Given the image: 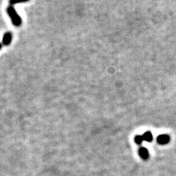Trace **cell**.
<instances>
[{
	"instance_id": "6da1fadb",
	"label": "cell",
	"mask_w": 176,
	"mask_h": 176,
	"mask_svg": "<svg viewBox=\"0 0 176 176\" xmlns=\"http://www.w3.org/2000/svg\"><path fill=\"white\" fill-rule=\"evenodd\" d=\"M7 12L8 16L11 17V19H12V22L13 23L15 26L19 27L21 26V24H22V20L21 17H20L19 15L17 14V11L15 10V8L13 7L12 5H10L8 6L7 8Z\"/></svg>"
},
{
	"instance_id": "7a4b0ae2",
	"label": "cell",
	"mask_w": 176,
	"mask_h": 176,
	"mask_svg": "<svg viewBox=\"0 0 176 176\" xmlns=\"http://www.w3.org/2000/svg\"><path fill=\"white\" fill-rule=\"evenodd\" d=\"M170 138L168 135H160L157 139V143L162 145L167 144L170 142Z\"/></svg>"
},
{
	"instance_id": "3957f363",
	"label": "cell",
	"mask_w": 176,
	"mask_h": 176,
	"mask_svg": "<svg viewBox=\"0 0 176 176\" xmlns=\"http://www.w3.org/2000/svg\"><path fill=\"white\" fill-rule=\"evenodd\" d=\"M139 155L144 160H148L149 158V153L146 148L141 147L139 148Z\"/></svg>"
},
{
	"instance_id": "277c9868",
	"label": "cell",
	"mask_w": 176,
	"mask_h": 176,
	"mask_svg": "<svg viewBox=\"0 0 176 176\" xmlns=\"http://www.w3.org/2000/svg\"><path fill=\"white\" fill-rule=\"evenodd\" d=\"M12 34L11 32H7L6 34L3 35V38H2V44L5 45V46H8L11 42H12Z\"/></svg>"
},
{
	"instance_id": "5b68a950",
	"label": "cell",
	"mask_w": 176,
	"mask_h": 176,
	"mask_svg": "<svg viewBox=\"0 0 176 176\" xmlns=\"http://www.w3.org/2000/svg\"><path fill=\"white\" fill-rule=\"evenodd\" d=\"M143 139L144 141H147V142H151L153 139V136H152V134L150 131H146V132L142 135Z\"/></svg>"
},
{
	"instance_id": "8992f818",
	"label": "cell",
	"mask_w": 176,
	"mask_h": 176,
	"mask_svg": "<svg viewBox=\"0 0 176 176\" xmlns=\"http://www.w3.org/2000/svg\"><path fill=\"white\" fill-rule=\"evenodd\" d=\"M144 141L142 135H135V142L136 144H141Z\"/></svg>"
},
{
	"instance_id": "52a82bcc",
	"label": "cell",
	"mask_w": 176,
	"mask_h": 176,
	"mask_svg": "<svg viewBox=\"0 0 176 176\" xmlns=\"http://www.w3.org/2000/svg\"><path fill=\"white\" fill-rule=\"evenodd\" d=\"M2 48V43H0V49Z\"/></svg>"
}]
</instances>
